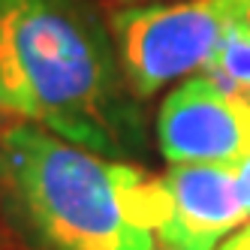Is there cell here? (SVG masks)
Returning <instances> with one entry per match:
<instances>
[{"label": "cell", "instance_id": "1", "mask_svg": "<svg viewBox=\"0 0 250 250\" xmlns=\"http://www.w3.org/2000/svg\"><path fill=\"white\" fill-rule=\"evenodd\" d=\"M6 112L100 157L145 151V118L112 30L87 0H0Z\"/></svg>", "mask_w": 250, "mask_h": 250}, {"label": "cell", "instance_id": "2", "mask_svg": "<svg viewBox=\"0 0 250 250\" xmlns=\"http://www.w3.org/2000/svg\"><path fill=\"white\" fill-rule=\"evenodd\" d=\"M0 214L33 250H154L163 190L24 121L0 133Z\"/></svg>", "mask_w": 250, "mask_h": 250}, {"label": "cell", "instance_id": "3", "mask_svg": "<svg viewBox=\"0 0 250 250\" xmlns=\"http://www.w3.org/2000/svg\"><path fill=\"white\" fill-rule=\"evenodd\" d=\"M247 0H154L112 12L109 30L130 91L148 100L199 76Z\"/></svg>", "mask_w": 250, "mask_h": 250}, {"label": "cell", "instance_id": "4", "mask_svg": "<svg viewBox=\"0 0 250 250\" xmlns=\"http://www.w3.org/2000/svg\"><path fill=\"white\" fill-rule=\"evenodd\" d=\"M157 142L169 166H235L250 157V103L190 76L160 105Z\"/></svg>", "mask_w": 250, "mask_h": 250}, {"label": "cell", "instance_id": "5", "mask_svg": "<svg viewBox=\"0 0 250 250\" xmlns=\"http://www.w3.org/2000/svg\"><path fill=\"white\" fill-rule=\"evenodd\" d=\"M160 190L163 220L157 238L181 250H217L250 220L232 166H169L166 175H160Z\"/></svg>", "mask_w": 250, "mask_h": 250}, {"label": "cell", "instance_id": "6", "mask_svg": "<svg viewBox=\"0 0 250 250\" xmlns=\"http://www.w3.org/2000/svg\"><path fill=\"white\" fill-rule=\"evenodd\" d=\"M202 76L214 82L220 91L250 103V30L241 15L226 30L223 42L214 51L211 63L202 69Z\"/></svg>", "mask_w": 250, "mask_h": 250}, {"label": "cell", "instance_id": "7", "mask_svg": "<svg viewBox=\"0 0 250 250\" xmlns=\"http://www.w3.org/2000/svg\"><path fill=\"white\" fill-rule=\"evenodd\" d=\"M232 172H235V184H238V196H241V202L250 214V157H244L241 163L232 166Z\"/></svg>", "mask_w": 250, "mask_h": 250}, {"label": "cell", "instance_id": "8", "mask_svg": "<svg viewBox=\"0 0 250 250\" xmlns=\"http://www.w3.org/2000/svg\"><path fill=\"white\" fill-rule=\"evenodd\" d=\"M217 250H250V220H247L238 232H232V235H229Z\"/></svg>", "mask_w": 250, "mask_h": 250}, {"label": "cell", "instance_id": "9", "mask_svg": "<svg viewBox=\"0 0 250 250\" xmlns=\"http://www.w3.org/2000/svg\"><path fill=\"white\" fill-rule=\"evenodd\" d=\"M0 223H3V220H0ZM0 250H9V232L3 226H0Z\"/></svg>", "mask_w": 250, "mask_h": 250}, {"label": "cell", "instance_id": "10", "mask_svg": "<svg viewBox=\"0 0 250 250\" xmlns=\"http://www.w3.org/2000/svg\"><path fill=\"white\" fill-rule=\"evenodd\" d=\"M154 250H181V247H175V244H169V241H163V238H157Z\"/></svg>", "mask_w": 250, "mask_h": 250}, {"label": "cell", "instance_id": "11", "mask_svg": "<svg viewBox=\"0 0 250 250\" xmlns=\"http://www.w3.org/2000/svg\"><path fill=\"white\" fill-rule=\"evenodd\" d=\"M241 19H244V24H247V30H250V0L244 3V9H241Z\"/></svg>", "mask_w": 250, "mask_h": 250}, {"label": "cell", "instance_id": "12", "mask_svg": "<svg viewBox=\"0 0 250 250\" xmlns=\"http://www.w3.org/2000/svg\"><path fill=\"white\" fill-rule=\"evenodd\" d=\"M118 3H124V6H130V3H154V0H118Z\"/></svg>", "mask_w": 250, "mask_h": 250}, {"label": "cell", "instance_id": "13", "mask_svg": "<svg viewBox=\"0 0 250 250\" xmlns=\"http://www.w3.org/2000/svg\"><path fill=\"white\" fill-rule=\"evenodd\" d=\"M6 112V105H3V94H0V115H3Z\"/></svg>", "mask_w": 250, "mask_h": 250}]
</instances>
